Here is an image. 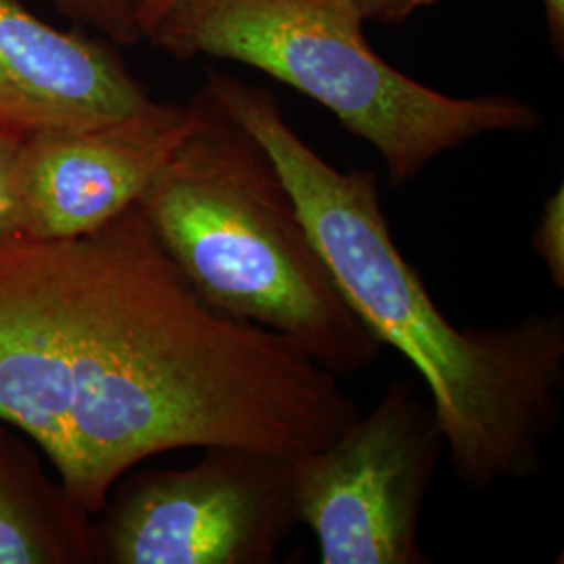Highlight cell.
<instances>
[{
  "label": "cell",
  "instance_id": "6da1fadb",
  "mask_svg": "<svg viewBox=\"0 0 564 564\" xmlns=\"http://www.w3.org/2000/svg\"><path fill=\"white\" fill-rule=\"evenodd\" d=\"M263 370L258 328L203 300L139 203L93 232L0 241V416L93 517L147 458L235 442Z\"/></svg>",
  "mask_w": 564,
  "mask_h": 564
},
{
  "label": "cell",
  "instance_id": "7a4b0ae2",
  "mask_svg": "<svg viewBox=\"0 0 564 564\" xmlns=\"http://www.w3.org/2000/svg\"><path fill=\"white\" fill-rule=\"evenodd\" d=\"M205 88L276 163L354 314L423 377L456 477L477 491L538 477L563 410V314L456 328L393 239L377 172L326 162L270 88L216 69Z\"/></svg>",
  "mask_w": 564,
  "mask_h": 564
},
{
  "label": "cell",
  "instance_id": "3957f363",
  "mask_svg": "<svg viewBox=\"0 0 564 564\" xmlns=\"http://www.w3.org/2000/svg\"><path fill=\"white\" fill-rule=\"evenodd\" d=\"M195 123L139 207L184 279L218 312L276 330L337 377L381 358L262 142L203 86Z\"/></svg>",
  "mask_w": 564,
  "mask_h": 564
},
{
  "label": "cell",
  "instance_id": "277c9868",
  "mask_svg": "<svg viewBox=\"0 0 564 564\" xmlns=\"http://www.w3.org/2000/svg\"><path fill=\"white\" fill-rule=\"evenodd\" d=\"M351 0H176L144 39L176 59L251 65L321 102L383 158L391 186L491 132H533L540 111L512 97L456 99L408 78L364 39Z\"/></svg>",
  "mask_w": 564,
  "mask_h": 564
},
{
  "label": "cell",
  "instance_id": "5b68a950",
  "mask_svg": "<svg viewBox=\"0 0 564 564\" xmlns=\"http://www.w3.org/2000/svg\"><path fill=\"white\" fill-rule=\"evenodd\" d=\"M191 466L113 485L95 521L99 564H270L297 514L295 463L209 445Z\"/></svg>",
  "mask_w": 564,
  "mask_h": 564
},
{
  "label": "cell",
  "instance_id": "8992f818",
  "mask_svg": "<svg viewBox=\"0 0 564 564\" xmlns=\"http://www.w3.org/2000/svg\"><path fill=\"white\" fill-rule=\"evenodd\" d=\"M444 452L433 405L393 381L335 442L297 460V514L321 563H431L421 519Z\"/></svg>",
  "mask_w": 564,
  "mask_h": 564
},
{
  "label": "cell",
  "instance_id": "52a82bcc",
  "mask_svg": "<svg viewBox=\"0 0 564 564\" xmlns=\"http://www.w3.org/2000/svg\"><path fill=\"white\" fill-rule=\"evenodd\" d=\"M195 123L193 102L151 97L120 120L21 139V235L63 239L93 232L139 203Z\"/></svg>",
  "mask_w": 564,
  "mask_h": 564
},
{
  "label": "cell",
  "instance_id": "ba28073f",
  "mask_svg": "<svg viewBox=\"0 0 564 564\" xmlns=\"http://www.w3.org/2000/svg\"><path fill=\"white\" fill-rule=\"evenodd\" d=\"M149 99L118 44L65 32L0 0V128L28 137L120 120Z\"/></svg>",
  "mask_w": 564,
  "mask_h": 564
},
{
  "label": "cell",
  "instance_id": "9c48e42d",
  "mask_svg": "<svg viewBox=\"0 0 564 564\" xmlns=\"http://www.w3.org/2000/svg\"><path fill=\"white\" fill-rule=\"evenodd\" d=\"M0 564H99L93 514L44 473L34 442L2 416Z\"/></svg>",
  "mask_w": 564,
  "mask_h": 564
},
{
  "label": "cell",
  "instance_id": "30bf717a",
  "mask_svg": "<svg viewBox=\"0 0 564 564\" xmlns=\"http://www.w3.org/2000/svg\"><path fill=\"white\" fill-rule=\"evenodd\" d=\"M65 18L99 32L118 46H134L144 39L137 20V0H46Z\"/></svg>",
  "mask_w": 564,
  "mask_h": 564
},
{
  "label": "cell",
  "instance_id": "8fae6325",
  "mask_svg": "<svg viewBox=\"0 0 564 564\" xmlns=\"http://www.w3.org/2000/svg\"><path fill=\"white\" fill-rule=\"evenodd\" d=\"M531 247L552 284L564 289V186L547 197L531 235Z\"/></svg>",
  "mask_w": 564,
  "mask_h": 564
},
{
  "label": "cell",
  "instance_id": "7c38bea8",
  "mask_svg": "<svg viewBox=\"0 0 564 564\" xmlns=\"http://www.w3.org/2000/svg\"><path fill=\"white\" fill-rule=\"evenodd\" d=\"M20 134L0 128V241L21 235L20 199H18V162Z\"/></svg>",
  "mask_w": 564,
  "mask_h": 564
},
{
  "label": "cell",
  "instance_id": "4fadbf2b",
  "mask_svg": "<svg viewBox=\"0 0 564 564\" xmlns=\"http://www.w3.org/2000/svg\"><path fill=\"white\" fill-rule=\"evenodd\" d=\"M362 20L381 23H402L419 9L431 7L437 0H351Z\"/></svg>",
  "mask_w": 564,
  "mask_h": 564
},
{
  "label": "cell",
  "instance_id": "5bb4252c",
  "mask_svg": "<svg viewBox=\"0 0 564 564\" xmlns=\"http://www.w3.org/2000/svg\"><path fill=\"white\" fill-rule=\"evenodd\" d=\"M544 2L545 23L550 30V36L554 42V48L558 55H563L564 48V0H542Z\"/></svg>",
  "mask_w": 564,
  "mask_h": 564
},
{
  "label": "cell",
  "instance_id": "9a60e30c",
  "mask_svg": "<svg viewBox=\"0 0 564 564\" xmlns=\"http://www.w3.org/2000/svg\"><path fill=\"white\" fill-rule=\"evenodd\" d=\"M176 0H137V20L141 25L142 36L147 30L162 18L163 13L174 4Z\"/></svg>",
  "mask_w": 564,
  "mask_h": 564
}]
</instances>
